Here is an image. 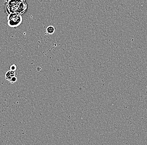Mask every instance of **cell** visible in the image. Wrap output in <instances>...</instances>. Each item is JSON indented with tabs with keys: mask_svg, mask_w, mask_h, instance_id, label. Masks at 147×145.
<instances>
[{
	"mask_svg": "<svg viewBox=\"0 0 147 145\" xmlns=\"http://www.w3.org/2000/svg\"><path fill=\"white\" fill-rule=\"evenodd\" d=\"M27 8L25 0H5V10L8 14L16 13L22 15Z\"/></svg>",
	"mask_w": 147,
	"mask_h": 145,
	"instance_id": "cell-1",
	"label": "cell"
},
{
	"mask_svg": "<svg viewBox=\"0 0 147 145\" xmlns=\"http://www.w3.org/2000/svg\"><path fill=\"white\" fill-rule=\"evenodd\" d=\"M7 20V24L9 27H17L22 22L23 18L21 15L16 13H12L8 14Z\"/></svg>",
	"mask_w": 147,
	"mask_h": 145,
	"instance_id": "cell-2",
	"label": "cell"
},
{
	"mask_svg": "<svg viewBox=\"0 0 147 145\" xmlns=\"http://www.w3.org/2000/svg\"><path fill=\"white\" fill-rule=\"evenodd\" d=\"M15 76V73L13 71L9 70L8 71L6 72L5 74V79L6 80L9 81L10 79L12 77Z\"/></svg>",
	"mask_w": 147,
	"mask_h": 145,
	"instance_id": "cell-3",
	"label": "cell"
},
{
	"mask_svg": "<svg viewBox=\"0 0 147 145\" xmlns=\"http://www.w3.org/2000/svg\"><path fill=\"white\" fill-rule=\"evenodd\" d=\"M46 31H47V33L48 35H52L55 32V27L52 26H49L47 27V29H46Z\"/></svg>",
	"mask_w": 147,
	"mask_h": 145,
	"instance_id": "cell-4",
	"label": "cell"
},
{
	"mask_svg": "<svg viewBox=\"0 0 147 145\" xmlns=\"http://www.w3.org/2000/svg\"><path fill=\"white\" fill-rule=\"evenodd\" d=\"M17 81V77L16 76H13V77H12L11 79L9 80V82L11 84H13V83H15Z\"/></svg>",
	"mask_w": 147,
	"mask_h": 145,
	"instance_id": "cell-5",
	"label": "cell"
},
{
	"mask_svg": "<svg viewBox=\"0 0 147 145\" xmlns=\"http://www.w3.org/2000/svg\"><path fill=\"white\" fill-rule=\"evenodd\" d=\"M10 69L11 71H16L17 70V66L15 64H12L10 66Z\"/></svg>",
	"mask_w": 147,
	"mask_h": 145,
	"instance_id": "cell-6",
	"label": "cell"
}]
</instances>
